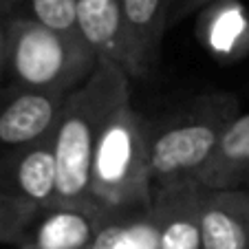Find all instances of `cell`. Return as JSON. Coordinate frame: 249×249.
Masks as SVG:
<instances>
[{"instance_id": "obj_19", "label": "cell", "mask_w": 249, "mask_h": 249, "mask_svg": "<svg viewBox=\"0 0 249 249\" xmlns=\"http://www.w3.org/2000/svg\"><path fill=\"white\" fill-rule=\"evenodd\" d=\"M20 2H22V0H0V11H5V14H16Z\"/></svg>"}, {"instance_id": "obj_12", "label": "cell", "mask_w": 249, "mask_h": 249, "mask_svg": "<svg viewBox=\"0 0 249 249\" xmlns=\"http://www.w3.org/2000/svg\"><path fill=\"white\" fill-rule=\"evenodd\" d=\"M77 18L84 40L99 57L115 62L128 73L126 40L119 0H82L77 2Z\"/></svg>"}, {"instance_id": "obj_20", "label": "cell", "mask_w": 249, "mask_h": 249, "mask_svg": "<svg viewBox=\"0 0 249 249\" xmlns=\"http://www.w3.org/2000/svg\"><path fill=\"white\" fill-rule=\"evenodd\" d=\"M170 5H172V0H170Z\"/></svg>"}, {"instance_id": "obj_3", "label": "cell", "mask_w": 249, "mask_h": 249, "mask_svg": "<svg viewBox=\"0 0 249 249\" xmlns=\"http://www.w3.org/2000/svg\"><path fill=\"white\" fill-rule=\"evenodd\" d=\"M97 62L89 42H73L27 16H11L5 75L16 89L71 95L93 75Z\"/></svg>"}, {"instance_id": "obj_15", "label": "cell", "mask_w": 249, "mask_h": 249, "mask_svg": "<svg viewBox=\"0 0 249 249\" xmlns=\"http://www.w3.org/2000/svg\"><path fill=\"white\" fill-rule=\"evenodd\" d=\"M16 16H27L73 42H86L80 31L77 0H22Z\"/></svg>"}, {"instance_id": "obj_13", "label": "cell", "mask_w": 249, "mask_h": 249, "mask_svg": "<svg viewBox=\"0 0 249 249\" xmlns=\"http://www.w3.org/2000/svg\"><path fill=\"white\" fill-rule=\"evenodd\" d=\"M93 249H157L150 207L110 214L99 230Z\"/></svg>"}, {"instance_id": "obj_21", "label": "cell", "mask_w": 249, "mask_h": 249, "mask_svg": "<svg viewBox=\"0 0 249 249\" xmlns=\"http://www.w3.org/2000/svg\"><path fill=\"white\" fill-rule=\"evenodd\" d=\"M77 2H82V0H77Z\"/></svg>"}, {"instance_id": "obj_4", "label": "cell", "mask_w": 249, "mask_h": 249, "mask_svg": "<svg viewBox=\"0 0 249 249\" xmlns=\"http://www.w3.org/2000/svg\"><path fill=\"white\" fill-rule=\"evenodd\" d=\"M238 115L231 95H207L172 122L152 126L150 181L152 190L177 181L194 179L214 152L223 130Z\"/></svg>"}, {"instance_id": "obj_10", "label": "cell", "mask_w": 249, "mask_h": 249, "mask_svg": "<svg viewBox=\"0 0 249 249\" xmlns=\"http://www.w3.org/2000/svg\"><path fill=\"white\" fill-rule=\"evenodd\" d=\"M201 249H249V192L207 190L201 210Z\"/></svg>"}, {"instance_id": "obj_9", "label": "cell", "mask_w": 249, "mask_h": 249, "mask_svg": "<svg viewBox=\"0 0 249 249\" xmlns=\"http://www.w3.org/2000/svg\"><path fill=\"white\" fill-rule=\"evenodd\" d=\"M119 7L128 55V77L148 75L159 62L170 0H119Z\"/></svg>"}, {"instance_id": "obj_14", "label": "cell", "mask_w": 249, "mask_h": 249, "mask_svg": "<svg viewBox=\"0 0 249 249\" xmlns=\"http://www.w3.org/2000/svg\"><path fill=\"white\" fill-rule=\"evenodd\" d=\"M249 16L236 0H218L207 7L203 16V29L210 49L214 51H231L234 44L245 42V33L249 29Z\"/></svg>"}, {"instance_id": "obj_17", "label": "cell", "mask_w": 249, "mask_h": 249, "mask_svg": "<svg viewBox=\"0 0 249 249\" xmlns=\"http://www.w3.org/2000/svg\"><path fill=\"white\" fill-rule=\"evenodd\" d=\"M218 2V0H172L170 5V11H168V27L174 22H181L183 18H188L192 11L201 9V7H210Z\"/></svg>"}, {"instance_id": "obj_18", "label": "cell", "mask_w": 249, "mask_h": 249, "mask_svg": "<svg viewBox=\"0 0 249 249\" xmlns=\"http://www.w3.org/2000/svg\"><path fill=\"white\" fill-rule=\"evenodd\" d=\"M14 14L0 11V75H5L7 66V51H9V22Z\"/></svg>"}, {"instance_id": "obj_16", "label": "cell", "mask_w": 249, "mask_h": 249, "mask_svg": "<svg viewBox=\"0 0 249 249\" xmlns=\"http://www.w3.org/2000/svg\"><path fill=\"white\" fill-rule=\"evenodd\" d=\"M42 207L0 190V245L20 247Z\"/></svg>"}, {"instance_id": "obj_8", "label": "cell", "mask_w": 249, "mask_h": 249, "mask_svg": "<svg viewBox=\"0 0 249 249\" xmlns=\"http://www.w3.org/2000/svg\"><path fill=\"white\" fill-rule=\"evenodd\" d=\"M108 216L97 207H49L33 221L18 249H93Z\"/></svg>"}, {"instance_id": "obj_11", "label": "cell", "mask_w": 249, "mask_h": 249, "mask_svg": "<svg viewBox=\"0 0 249 249\" xmlns=\"http://www.w3.org/2000/svg\"><path fill=\"white\" fill-rule=\"evenodd\" d=\"M194 179L205 190H238L249 179V113L231 119Z\"/></svg>"}, {"instance_id": "obj_6", "label": "cell", "mask_w": 249, "mask_h": 249, "mask_svg": "<svg viewBox=\"0 0 249 249\" xmlns=\"http://www.w3.org/2000/svg\"><path fill=\"white\" fill-rule=\"evenodd\" d=\"M0 190L36 203L42 210L57 203V161L53 130L47 137L0 157Z\"/></svg>"}, {"instance_id": "obj_7", "label": "cell", "mask_w": 249, "mask_h": 249, "mask_svg": "<svg viewBox=\"0 0 249 249\" xmlns=\"http://www.w3.org/2000/svg\"><path fill=\"white\" fill-rule=\"evenodd\" d=\"M69 95L18 89L0 104V148H20L55 128Z\"/></svg>"}, {"instance_id": "obj_1", "label": "cell", "mask_w": 249, "mask_h": 249, "mask_svg": "<svg viewBox=\"0 0 249 249\" xmlns=\"http://www.w3.org/2000/svg\"><path fill=\"white\" fill-rule=\"evenodd\" d=\"M128 97V73L106 57H99L93 75L66 97L60 119L53 128L57 161L55 205L95 207L90 201L95 148L110 115Z\"/></svg>"}, {"instance_id": "obj_5", "label": "cell", "mask_w": 249, "mask_h": 249, "mask_svg": "<svg viewBox=\"0 0 249 249\" xmlns=\"http://www.w3.org/2000/svg\"><path fill=\"white\" fill-rule=\"evenodd\" d=\"M205 192L196 179L152 190L150 218L157 249H201V210Z\"/></svg>"}, {"instance_id": "obj_2", "label": "cell", "mask_w": 249, "mask_h": 249, "mask_svg": "<svg viewBox=\"0 0 249 249\" xmlns=\"http://www.w3.org/2000/svg\"><path fill=\"white\" fill-rule=\"evenodd\" d=\"M152 126L124 99L97 141L90 168V201L106 214L141 210L152 203Z\"/></svg>"}]
</instances>
